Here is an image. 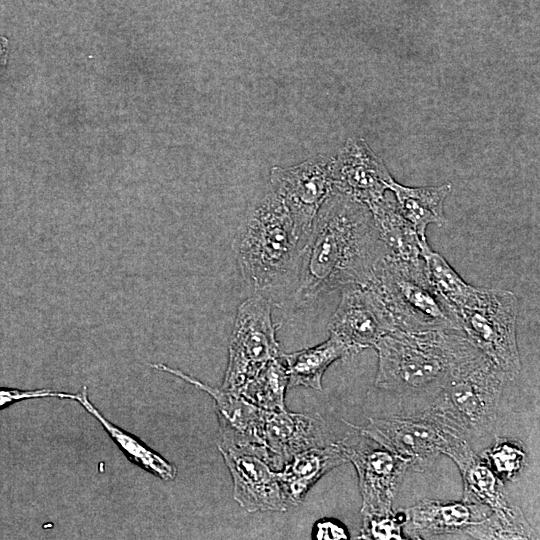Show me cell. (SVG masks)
Returning a JSON list of instances; mask_svg holds the SVG:
<instances>
[{
  "label": "cell",
  "mask_w": 540,
  "mask_h": 540,
  "mask_svg": "<svg viewBox=\"0 0 540 540\" xmlns=\"http://www.w3.org/2000/svg\"><path fill=\"white\" fill-rule=\"evenodd\" d=\"M373 348L378 356L376 387L428 400L484 356L457 329L394 330L382 335Z\"/></svg>",
  "instance_id": "7a4b0ae2"
},
{
  "label": "cell",
  "mask_w": 540,
  "mask_h": 540,
  "mask_svg": "<svg viewBox=\"0 0 540 540\" xmlns=\"http://www.w3.org/2000/svg\"><path fill=\"white\" fill-rule=\"evenodd\" d=\"M351 426L419 472L429 468L447 447L461 438L422 412L374 416L365 426Z\"/></svg>",
  "instance_id": "ba28073f"
},
{
  "label": "cell",
  "mask_w": 540,
  "mask_h": 540,
  "mask_svg": "<svg viewBox=\"0 0 540 540\" xmlns=\"http://www.w3.org/2000/svg\"><path fill=\"white\" fill-rule=\"evenodd\" d=\"M49 397L75 400L76 394L59 392L51 389L21 390L15 388H0V410L19 401Z\"/></svg>",
  "instance_id": "83f0119b"
},
{
  "label": "cell",
  "mask_w": 540,
  "mask_h": 540,
  "mask_svg": "<svg viewBox=\"0 0 540 540\" xmlns=\"http://www.w3.org/2000/svg\"><path fill=\"white\" fill-rule=\"evenodd\" d=\"M367 284L383 304L393 331L460 330L454 311L430 282L424 260L385 256Z\"/></svg>",
  "instance_id": "277c9868"
},
{
  "label": "cell",
  "mask_w": 540,
  "mask_h": 540,
  "mask_svg": "<svg viewBox=\"0 0 540 540\" xmlns=\"http://www.w3.org/2000/svg\"><path fill=\"white\" fill-rule=\"evenodd\" d=\"M276 330L271 301L254 295L239 305L221 388L240 393L266 363L282 354Z\"/></svg>",
  "instance_id": "52a82bcc"
},
{
  "label": "cell",
  "mask_w": 540,
  "mask_h": 540,
  "mask_svg": "<svg viewBox=\"0 0 540 540\" xmlns=\"http://www.w3.org/2000/svg\"><path fill=\"white\" fill-rule=\"evenodd\" d=\"M347 462L337 442L297 453L278 471L287 507L303 502L310 488L326 473Z\"/></svg>",
  "instance_id": "e0dca14e"
},
{
  "label": "cell",
  "mask_w": 540,
  "mask_h": 540,
  "mask_svg": "<svg viewBox=\"0 0 540 540\" xmlns=\"http://www.w3.org/2000/svg\"><path fill=\"white\" fill-rule=\"evenodd\" d=\"M265 446L279 471L297 453L329 444L326 425L317 416L285 410H264Z\"/></svg>",
  "instance_id": "9a60e30c"
},
{
  "label": "cell",
  "mask_w": 540,
  "mask_h": 540,
  "mask_svg": "<svg viewBox=\"0 0 540 540\" xmlns=\"http://www.w3.org/2000/svg\"><path fill=\"white\" fill-rule=\"evenodd\" d=\"M75 401L101 424L109 437L132 463L162 480L175 479L177 475L176 466L152 450L140 439L107 420L89 400L86 386H83L81 392L76 394Z\"/></svg>",
  "instance_id": "7402d4cb"
},
{
  "label": "cell",
  "mask_w": 540,
  "mask_h": 540,
  "mask_svg": "<svg viewBox=\"0 0 540 540\" xmlns=\"http://www.w3.org/2000/svg\"><path fill=\"white\" fill-rule=\"evenodd\" d=\"M388 188L394 194L398 210L422 240H426L428 225L443 226L446 222L444 202L452 191L450 182L437 186L410 187L392 179Z\"/></svg>",
  "instance_id": "d6986e66"
},
{
  "label": "cell",
  "mask_w": 540,
  "mask_h": 540,
  "mask_svg": "<svg viewBox=\"0 0 540 540\" xmlns=\"http://www.w3.org/2000/svg\"><path fill=\"white\" fill-rule=\"evenodd\" d=\"M351 356L348 347L333 335L316 346L282 354L289 375L288 386L322 391V378L327 368L336 360Z\"/></svg>",
  "instance_id": "44dd1931"
},
{
  "label": "cell",
  "mask_w": 540,
  "mask_h": 540,
  "mask_svg": "<svg viewBox=\"0 0 540 540\" xmlns=\"http://www.w3.org/2000/svg\"><path fill=\"white\" fill-rule=\"evenodd\" d=\"M9 57V41L6 37L0 35V76L6 69Z\"/></svg>",
  "instance_id": "f546056e"
},
{
  "label": "cell",
  "mask_w": 540,
  "mask_h": 540,
  "mask_svg": "<svg viewBox=\"0 0 540 540\" xmlns=\"http://www.w3.org/2000/svg\"><path fill=\"white\" fill-rule=\"evenodd\" d=\"M349 435L337 441L347 462H351L358 475L362 497V515H383L393 512L392 506L408 464L361 434Z\"/></svg>",
  "instance_id": "9c48e42d"
},
{
  "label": "cell",
  "mask_w": 540,
  "mask_h": 540,
  "mask_svg": "<svg viewBox=\"0 0 540 540\" xmlns=\"http://www.w3.org/2000/svg\"><path fill=\"white\" fill-rule=\"evenodd\" d=\"M460 330L509 381L521 371L517 343V295L506 289L475 287L453 309Z\"/></svg>",
  "instance_id": "8992f818"
},
{
  "label": "cell",
  "mask_w": 540,
  "mask_h": 540,
  "mask_svg": "<svg viewBox=\"0 0 540 540\" xmlns=\"http://www.w3.org/2000/svg\"><path fill=\"white\" fill-rule=\"evenodd\" d=\"M403 510L406 516L403 531L409 538L419 539L465 530L486 518L492 509L463 500L443 502L424 498Z\"/></svg>",
  "instance_id": "2e32d148"
},
{
  "label": "cell",
  "mask_w": 540,
  "mask_h": 540,
  "mask_svg": "<svg viewBox=\"0 0 540 540\" xmlns=\"http://www.w3.org/2000/svg\"><path fill=\"white\" fill-rule=\"evenodd\" d=\"M330 335L343 342L352 356L373 348L382 335L393 331L383 304L368 285H353L341 290L338 307L332 315Z\"/></svg>",
  "instance_id": "7c38bea8"
},
{
  "label": "cell",
  "mask_w": 540,
  "mask_h": 540,
  "mask_svg": "<svg viewBox=\"0 0 540 540\" xmlns=\"http://www.w3.org/2000/svg\"><path fill=\"white\" fill-rule=\"evenodd\" d=\"M369 210L378 228L386 256L407 262L423 260L422 246L427 240H422L410 222L400 213L395 199L386 196Z\"/></svg>",
  "instance_id": "ffe728a7"
},
{
  "label": "cell",
  "mask_w": 540,
  "mask_h": 540,
  "mask_svg": "<svg viewBox=\"0 0 540 540\" xmlns=\"http://www.w3.org/2000/svg\"><path fill=\"white\" fill-rule=\"evenodd\" d=\"M422 258L430 282L452 310L474 290L475 286L468 284L441 254L431 250L427 241L422 246Z\"/></svg>",
  "instance_id": "d4e9b609"
},
{
  "label": "cell",
  "mask_w": 540,
  "mask_h": 540,
  "mask_svg": "<svg viewBox=\"0 0 540 540\" xmlns=\"http://www.w3.org/2000/svg\"><path fill=\"white\" fill-rule=\"evenodd\" d=\"M392 179L384 161L364 138L347 139L333 157V189L368 208L387 196Z\"/></svg>",
  "instance_id": "4fadbf2b"
},
{
  "label": "cell",
  "mask_w": 540,
  "mask_h": 540,
  "mask_svg": "<svg viewBox=\"0 0 540 540\" xmlns=\"http://www.w3.org/2000/svg\"><path fill=\"white\" fill-rule=\"evenodd\" d=\"M233 481V498L247 512L288 509L278 471L264 445L218 447Z\"/></svg>",
  "instance_id": "8fae6325"
},
{
  "label": "cell",
  "mask_w": 540,
  "mask_h": 540,
  "mask_svg": "<svg viewBox=\"0 0 540 540\" xmlns=\"http://www.w3.org/2000/svg\"><path fill=\"white\" fill-rule=\"evenodd\" d=\"M474 539H530L532 527L518 506L509 505L492 509L483 520L465 528Z\"/></svg>",
  "instance_id": "cb8c5ba5"
},
{
  "label": "cell",
  "mask_w": 540,
  "mask_h": 540,
  "mask_svg": "<svg viewBox=\"0 0 540 540\" xmlns=\"http://www.w3.org/2000/svg\"><path fill=\"white\" fill-rule=\"evenodd\" d=\"M386 255L369 208L334 190L301 249L292 296L308 305L332 291L367 284Z\"/></svg>",
  "instance_id": "6da1fadb"
},
{
  "label": "cell",
  "mask_w": 540,
  "mask_h": 540,
  "mask_svg": "<svg viewBox=\"0 0 540 540\" xmlns=\"http://www.w3.org/2000/svg\"><path fill=\"white\" fill-rule=\"evenodd\" d=\"M481 457L502 481L515 479L526 462L523 447L518 442L505 438H498Z\"/></svg>",
  "instance_id": "484cf974"
},
{
  "label": "cell",
  "mask_w": 540,
  "mask_h": 540,
  "mask_svg": "<svg viewBox=\"0 0 540 540\" xmlns=\"http://www.w3.org/2000/svg\"><path fill=\"white\" fill-rule=\"evenodd\" d=\"M303 244L289 211L269 191L245 216L233 249L248 287L272 302L274 296L291 291Z\"/></svg>",
  "instance_id": "3957f363"
},
{
  "label": "cell",
  "mask_w": 540,
  "mask_h": 540,
  "mask_svg": "<svg viewBox=\"0 0 540 540\" xmlns=\"http://www.w3.org/2000/svg\"><path fill=\"white\" fill-rule=\"evenodd\" d=\"M443 455L451 458L461 473L463 501L487 505L491 509L508 504L503 481L486 461L472 450L468 440H456L446 448Z\"/></svg>",
  "instance_id": "ac0fdd59"
},
{
  "label": "cell",
  "mask_w": 540,
  "mask_h": 540,
  "mask_svg": "<svg viewBox=\"0 0 540 540\" xmlns=\"http://www.w3.org/2000/svg\"><path fill=\"white\" fill-rule=\"evenodd\" d=\"M289 375L282 354L266 363L239 394L266 411L285 410Z\"/></svg>",
  "instance_id": "603a6c76"
},
{
  "label": "cell",
  "mask_w": 540,
  "mask_h": 540,
  "mask_svg": "<svg viewBox=\"0 0 540 540\" xmlns=\"http://www.w3.org/2000/svg\"><path fill=\"white\" fill-rule=\"evenodd\" d=\"M332 161L333 157L319 155L270 170V191L283 202L304 242L319 210L334 191Z\"/></svg>",
  "instance_id": "30bf717a"
},
{
  "label": "cell",
  "mask_w": 540,
  "mask_h": 540,
  "mask_svg": "<svg viewBox=\"0 0 540 540\" xmlns=\"http://www.w3.org/2000/svg\"><path fill=\"white\" fill-rule=\"evenodd\" d=\"M406 521L403 509L383 515H363L362 539H404L403 526Z\"/></svg>",
  "instance_id": "4316f807"
},
{
  "label": "cell",
  "mask_w": 540,
  "mask_h": 540,
  "mask_svg": "<svg viewBox=\"0 0 540 540\" xmlns=\"http://www.w3.org/2000/svg\"><path fill=\"white\" fill-rule=\"evenodd\" d=\"M508 380L484 355L452 378L422 413L463 439L487 435L494 428Z\"/></svg>",
  "instance_id": "5b68a950"
},
{
  "label": "cell",
  "mask_w": 540,
  "mask_h": 540,
  "mask_svg": "<svg viewBox=\"0 0 540 540\" xmlns=\"http://www.w3.org/2000/svg\"><path fill=\"white\" fill-rule=\"evenodd\" d=\"M312 536L315 539H348L347 529L333 519H322L315 523Z\"/></svg>",
  "instance_id": "f1b7e54d"
},
{
  "label": "cell",
  "mask_w": 540,
  "mask_h": 540,
  "mask_svg": "<svg viewBox=\"0 0 540 540\" xmlns=\"http://www.w3.org/2000/svg\"><path fill=\"white\" fill-rule=\"evenodd\" d=\"M153 368L167 372L205 391L215 404L219 422L220 442L218 447L264 445V410L254 405L241 394L213 388L206 383L165 364H152Z\"/></svg>",
  "instance_id": "5bb4252c"
}]
</instances>
